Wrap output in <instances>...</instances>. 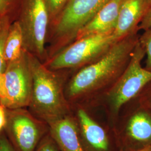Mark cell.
<instances>
[{
	"instance_id": "22",
	"label": "cell",
	"mask_w": 151,
	"mask_h": 151,
	"mask_svg": "<svg viewBox=\"0 0 151 151\" xmlns=\"http://www.w3.org/2000/svg\"><path fill=\"white\" fill-rule=\"evenodd\" d=\"M151 27V7L147 11L139 25V30H145Z\"/></svg>"
},
{
	"instance_id": "20",
	"label": "cell",
	"mask_w": 151,
	"mask_h": 151,
	"mask_svg": "<svg viewBox=\"0 0 151 151\" xmlns=\"http://www.w3.org/2000/svg\"><path fill=\"white\" fill-rule=\"evenodd\" d=\"M137 97L151 110V81L144 87Z\"/></svg>"
},
{
	"instance_id": "10",
	"label": "cell",
	"mask_w": 151,
	"mask_h": 151,
	"mask_svg": "<svg viewBox=\"0 0 151 151\" xmlns=\"http://www.w3.org/2000/svg\"><path fill=\"white\" fill-rule=\"evenodd\" d=\"M4 73L6 97L2 105L7 109L27 108L32 95V79L26 50L24 49L20 58L7 63Z\"/></svg>"
},
{
	"instance_id": "19",
	"label": "cell",
	"mask_w": 151,
	"mask_h": 151,
	"mask_svg": "<svg viewBox=\"0 0 151 151\" xmlns=\"http://www.w3.org/2000/svg\"><path fill=\"white\" fill-rule=\"evenodd\" d=\"M10 27V25L6 27L0 32V74L5 73L7 67L5 58V45Z\"/></svg>"
},
{
	"instance_id": "25",
	"label": "cell",
	"mask_w": 151,
	"mask_h": 151,
	"mask_svg": "<svg viewBox=\"0 0 151 151\" xmlns=\"http://www.w3.org/2000/svg\"><path fill=\"white\" fill-rule=\"evenodd\" d=\"M136 151H151V147L146 148H145V149H143V150H140Z\"/></svg>"
},
{
	"instance_id": "3",
	"label": "cell",
	"mask_w": 151,
	"mask_h": 151,
	"mask_svg": "<svg viewBox=\"0 0 151 151\" xmlns=\"http://www.w3.org/2000/svg\"><path fill=\"white\" fill-rule=\"evenodd\" d=\"M145 56L138 40L127 67L99 104V106L104 109L106 122L111 129L122 108L137 97L151 81V72L142 65Z\"/></svg>"
},
{
	"instance_id": "21",
	"label": "cell",
	"mask_w": 151,
	"mask_h": 151,
	"mask_svg": "<svg viewBox=\"0 0 151 151\" xmlns=\"http://www.w3.org/2000/svg\"><path fill=\"white\" fill-rule=\"evenodd\" d=\"M0 151H16L7 138L4 130L0 132Z\"/></svg>"
},
{
	"instance_id": "13",
	"label": "cell",
	"mask_w": 151,
	"mask_h": 151,
	"mask_svg": "<svg viewBox=\"0 0 151 151\" xmlns=\"http://www.w3.org/2000/svg\"><path fill=\"white\" fill-rule=\"evenodd\" d=\"M49 133L62 151H85L78 138L75 120L72 114L48 124Z\"/></svg>"
},
{
	"instance_id": "1",
	"label": "cell",
	"mask_w": 151,
	"mask_h": 151,
	"mask_svg": "<svg viewBox=\"0 0 151 151\" xmlns=\"http://www.w3.org/2000/svg\"><path fill=\"white\" fill-rule=\"evenodd\" d=\"M135 32L120 40L100 59L72 73L65 87V95L71 107L91 109L113 86L129 62L139 40Z\"/></svg>"
},
{
	"instance_id": "14",
	"label": "cell",
	"mask_w": 151,
	"mask_h": 151,
	"mask_svg": "<svg viewBox=\"0 0 151 151\" xmlns=\"http://www.w3.org/2000/svg\"><path fill=\"white\" fill-rule=\"evenodd\" d=\"M24 50V36L20 22L17 20L9 27L5 45V58L7 63L18 59Z\"/></svg>"
},
{
	"instance_id": "4",
	"label": "cell",
	"mask_w": 151,
	"mask_h": 151,
	"mask_svg": "<svg viewBox=\"0 0 151 151\" xmlns=\"http://www.w3.org/2000/svg\"><path fill=\"white\" fill-rule=\"evenodd\" d=\"M109 1L68 0L49 26L46 40L47 60L73 42L79 31Z\"/></svg>"
},
{
	"instance_id": "23",
	"label": "cell",
	"mask_w": 151,
	"mask_h": 151,
	"mask_svg": "<svg viewBox=\"0 0 151 151\" xmlns=\"http://www.w3.org/2000/svg\"><path fill=\"white\" fill-rule=\"evenodd\" d=\"M6 97V79L5 73L0 74V104H2Z\"/></svg>"
},
{
	"instance_id": "15",
	"label": "cell",
	"mask_w": 151,
	"mask_h": 151,
	"mask_svg": "<svg viewBox=\"0 0 151 151\" xmlns=\"http://www.w3.org/2000/svg\"><path fill=\"white\" fill-rule=\"evenodd\" d=\"M22 0H0V32L19 18Z\"/></svg>"
},
{
	"instance_id": "7",
	"label": "cell",
	"mask_w": 151,
	"mask_h": 151,
	"mask_svg": "<svg viewBox=\"0 0 151 151\" xmlns=\"http://www.w3.org/2000/svg\"><path fill=\"white\" fill-rule=\"evenodd\" d=\"M17 20L24 36V49L42 62L47 60L46 40L49 25L44 0H22Z\"/></svg>"
},
{
	"instance_id": "9",
	"label": "cell",
	"mask_w": 151,
	"mask_h": 151,
	"mask_svg": "<svg viewBox=\"0 0 151 151\" xmlns=\"http://www.w3.org/2000/svg\"><path fill=\"white\" fill-rule=\"evenodd\" d=\"M78 138L85 151H118L113 129L102 122L90 109L75 106L72 108Z\"/></svg>"
},
{
	"instance_id": "2",
	"label": "cell",
	"mask_w": 151,
	"mask_h": 151,
	"mask_svg": "<svg viewBox=\"0 0 151 151\" xmlns=\"http://www.w3.org/2000/svg\"><path fill=\"white\" fill-rule=\"evenodd\" d=\"M27 52L32 79L29 110L48 124L71 114L72 107L65 90L73 70H50L37 57Z\"/></svg>"
},
{
	"instance_id": "8",
	"label": "cell",
	"mask_w": 151,
	"mask_h": 151,
	"mask_svg": "<svg viewBox=\"0 0 151 151\" xmlns=\"http://www.w3.org/2000/svg\"><path fill=\"white\" fill-rule=\"evenodd\" d=\"M4 130L16 151H35L49 127L27 108L7 109Z\"/></svg>"
},
{
	"instance_id": "18",
	"label": "cell",
	"mask_w": 151,
	"mask_h": 151,
	"mask_svg": "<svg viewBox=\"0 0 151 151\" xmlns=\"http://www.w3.org/2000/svg\"><path fill=\"white\" fill-rule=\"evenodd\" d=\"M35 151H62L50 133L40 141Z\"/></svg>"
},
{
	"instance_id": "5",
	"label": "cell",
	"mask_w": 151,
	"mask_h": 151,
	"mask_svg": "<svg viewBox=\"0 0 151 151\" xmlns=\"http://www.w3.org/2000/svg\"><path fill=\"white\" fill-rule=\"evenodd\" d=\"M112 129L118 151L151 147V110L135 97L121 109Z\"/></svg>"
},
{
	"instance_id": "12",
	"label": "cell",
	"mask_w": 151,
	"mask_h": 151,
	"mask_svg": "<svg viewBox=\"0 0 151 151\" xmlns=\"http://www.w3.org/2000/svg\"><path fill=\"white\" fill-rule=\"evenodd\" d=\"M150 8L149 0H124L114 34L117 40L138 32L140 22Z\"/></svg>"
},
{
	"instance_id": "6",
	"label": "cell",
	"mask_w": 151,
	"mask_h": 151,
	"mask_svg": "<svg viewBox=\"0 0 151 151\" xmlns=\"http://www.w3.org/2000/svg\"><path fill=\"white\" fill-rule=\"evenodd\" d=\"M118 41L114 32L76 40L43 63L52 70H80L100 59Z\"/></svg>"
},
{
	"instance_id": "24",
	"label": "cell",
	"mask_w": 151,
	"mask_h": 151,
	"mask_svg": "<svg viewBox=\"0 0 151 151\" xmlns=\"http://www.w3.org/2000/svg\"><path fill=\"white\" fill-rule=\"evenodd\" d=\"M7 108L0 104V132L3 130L6 123Z\"/></svg>"
},
{
	"instance_id": "11",
	"label": "cell",
	"mask_w": 151,
	"mask_h": 151,
	"mask_svg": "<svg viewBox=\"0 0 151 151\" xmlns=\"http://www.w3.org/2000/svg\"><path fill=\"white\" fill-rule=\"evenodd\" d=\"M123 1L124 0H109L79 31L75 40L92 35L114 32Z\"/></svg>"
},
{
	"instance_id": "16",
	"label": "cell",
	"mask_w": 151,
	"mask_h": 151,
	"mask_svg": "<svg viewBox=\"0 0 151 151\" xmlns=\"http://www.w3.org/2000/svg\"><path fill=\"white\" fill-rule=\"evenodd\" d=\"M143 31L142 34L139 37V43L146 54L145 68L151 72V27Z\"/></svg>"
},
{
	"instance_id": "26",
	"label": "cell",
	"mask_w": 151,
	"mask_h": 151,
	"mask_svg": "<svg viewBox=\"0 0 151 151\" xmlns=\"http://www.w3.org/2000/svg\"><path fill=\"white\" fill-rule=\"evenodd\" d=\"M149 5H150V7H151V0H149Z\"/></svg>"
},
{
	"instance_id": "17",
	"label": "cell",
	"mask_w": 151,
	"mask_h": 151,
	"mask_svg": "<svg viewBox=\"0 0 151 151\" xmlns=\"http://www.w3.org/2000/svg\"><path fill=\"white\" fill-rule=\"evenodd\" d=\"M46 6L49 18V25L54 22L63 10L68 0H44Z\"/></svg>"
}]
</instances>
